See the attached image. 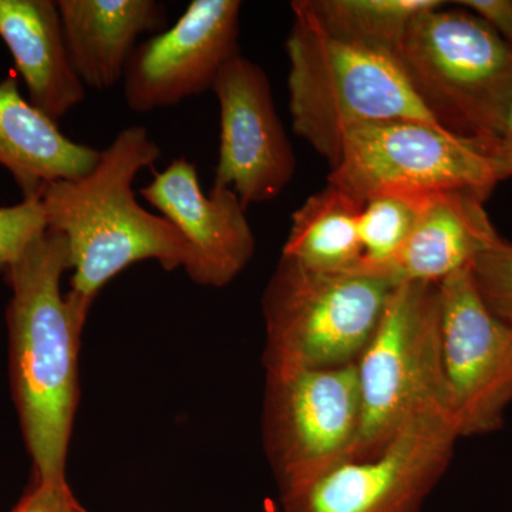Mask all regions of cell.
<instances>
[{
  "label": "cell",
  "mask_w": 512,
  "mask_h": 512,
  "mask_svg": "<svg viewBox=\"0 0 512 512\" xmlns=\"http://www.w3.org/2000/svg\"><path fill=\"white\" fill-rule=\"evenodd\" d=\"M473 191L429 192L406 244L376 275L393 285L440 284L470 268L501 237Z\"/></svg>",
  "instance_id": "cell-14"
},
{
  "label": "cell",
  "mask_w": 512,
  "mask_h": 512,
  "mask_svg": "<svg viewBox=\"0 0 512 512\" xmlns=\"http://www.w3.org/2000/svg\"><path fill=\"white\" fill-rule=\"evenodd\" d=\"M12 512H87L64 480H36L32 490Z\"/></svg>",
  "instance_id": "cell-23"
},
{
  "label": "cell",
  "mask_w": 512,
  "mask_h": 512,
  "mask_svg": "<svg viewBox=\"0 0 512 512\" xmlns=\"http://www.w3.org/2000/svg\"><path fill=\"white\" fill-rule=\"evenodd\" d=\"M426 194L393 192L363 202L359 215L363 258L356 274L376 275L393 261L412 234Z\"/></svg>",
  "instance_id": "cell-20"
},
{
  "label": "cell",
  "mask_w": 512,
  "mask_h": 512,
  "mask_svg": "<svg viewBox=\"0 0 512 512\" xmlns=\"http://www.w3.org/2000/svg\"><path fill=\"white\" fill-rule=\"evenodd\" d=\"M488 153L500 165L504 180L512 178V104Z\"/></svg>",
  "instance_id": "cell-25"
},
{
  "label": "cell",
  "mask_w": 512,
  "mask_h": 512,
  "mask_svg": "<svg viewBox=\"0 0 512 512\" xmlns=\"http://www.w3.org/2000/svg\"><path fill=\"white\" fill-rule=\"evenodd\" d=\"M99 157L26 100L15 77L0 80V167L12 174L23 200L39 198L47 184L83 177Z\"/></svg>",
  "instance_id": "cell-17"
},
{
  "label": "cell",
  "mask_w": 512,
  "mask_h": 512,
  "mask_svg": "<svg viewBox=\"0 0 512 512\" xmlns=\"http://www.w3.org/2000/svg\"><path fill=\"white\" fill-rule=\"evenodd\" d=\"M504 180L473 141L420 121L363 124L346 134L328 184L365 201L379 194L466 190L487 200Z\"/></svg>",
  "instance_id": "cell-7"
},
{
  "label": "cell",
  "mask_w": 512,
  "mask_h": 512,
  "mask_svg": "<svg viewBox=\"0 0 512 512\" xmlns=\"http://www.w3.org/2000/svg\"><path fill=\"white\" fill-rule=\"evenodd\" d=\"M444 5L414 18L394 57L431 119L488 151L512 104V46L470 10Z\"/></svg>",
  "instance_id": "cell-4"
},
{
  "label": "cell",
  "mask_w": 512,
  "mask_h": 512,
  "mask_svg": "<svg viewBox=\"0 0 512 512\" xmlns=\"http://www.w3.org/2000/svg\"><path fill=\"white\" fill-rule=\"evenodd\" d=\"M0 39L37 110L57 123L82 103L86 87L70 62L56 2L0 0Z\"/></svg>",
  "instance_id": "cell-16"
},
{
  "label": "cell",
  "mask_w": 512,
  "mask_h": 512,
  "mask_svg": "<svg viewBox=\"0 0 512 512\" xmlns=\"http://www.w3.org/2000/svg\"><path fill=\"white\" fill-rule=\"evenodd\" d=\"M394 288L380 276L325 274L281 256L262 296L266 376L356 363Z\"/></svg>",
  "instance_id": "cell-5"
},
{
  "label": "cell",
  "mask_w": 512,
  "mask_h": 512,
  "mask_svg": "<svg viewBox=\"0 0 512 512\" xmlns=\"http://www.w3.org/2000/svg\"><path fill=\"white\" fill-rule=\"evenodd\" d=\"M461 439L446 407L404 424L366 460H342L305 483L282 488L284 512H421Z\"/></svg>",
  "instance_id": "cell-8"
},
{
  "label": "cell",
  "mask_w": 512,
  "mask_h": 512,
  "mask_svg": "<svg viewBox=\"0 0 512 512\" xmlns=\"http://www.w3.org/2000/svg\"><path fill=\"white\" fill-rule=\"evenodd\" d=\"M356 367L362 417L345 460L376 456L417 414L448 409L439 284L397 285Z\"/></svg>",
  "instance_id": "cell-6"
},
{
  "label": "cell",
  "mask_w": 512,
  "mask_h": 512,
  "mask_svg": "<svg viewBox=\"0 0 512 512\" xmlns=\"http://www.w3.org/2000/svg\"><path fill=\"white\" fill-rule=\"evenodd\" d=\"M241 9L239 0H192L171 28L138 43L123 76L128 109L150 113L212 90L239 55Z\"/></svg>",
  "instance_id": "cell-12"
},
{
  "label": "cell",
  "mask_w": 512,
  "mask_h": 512,
  "mask_svg": "<svg viewBox=\"0 0 512 512\" xmlns=\"http://www.w3.org/2000/svg\"><path fill=\"white\" fill-rule=\"evenodd\" d=\"M471 272L487 308L512 326V244L495 242L477 256Z\"/></svg>",
  "instance_id": "cell-21"
},
{
  "label": "cell",
  "mask_w": 512,
  "mask_h": 512,
  "mask_svg": "<svg viewBox=\"0 0 512 512\" xmlns=\"http://www.w3.org/2000/svg\"><path fill=\"white\" fill-rule=\"evenodd\" d=\"M66 239L46 229L5 266L10 379L36 480L66 478L67 453L79 399L80 335L89 313L62 293L69 271Z\"/></svg>",
  "instance_id": "cell-1"
},
{
  "label": "cell",
  "mask_w": 512,
  "mask_h": 512,
  "mask_svg": "<svg viewBox=\"0 0 512 512\" xmlns=\"http://www.w3.org/2000/svg\"><path fill=\"white\" fill-rule=\"evenodd\" d=\"M212 92L220 103V156L212 187L229 188L245 210L275 200L291 183L296 158L265 70L232 57Z\"/></svg>",
  "instance_id": "cell-11"
},
{
  "label": "cell",
  "mask_w": 512,
  "mask_h": 512,
  "mask_svg": "<svg viewBox=\"0 0 512 512\" xmlns=\"http://www.w3.org/2000/svg\"><path fill=\"white\" fill-rule=\"evenodd\" d=\"M360 417L356 363L266 376L262 433L279 490L345 460Z\"/></svg>",
  "instance_id": "cell-9"
},
{
  "label": "cell",
  "mask_w": 512,
  "mask_h": 512,
  "mask_svg": "<svg viewBox=\"0 0 512 512\" xmlns=\"http://www.w3.org/2000/svg\"><path fill=\"white\" fill-rule=\"evenodd\" d=\"M144 200L188 242L184 271L192 282L222 288L234 281L255 252V237L244 205L229 188L202 192L194 163L177 158L141 188Z\"/></svg>",
  "instance_id": "cell-13"
},
{
  "label": "cell",
  "mask_w": 512,
  "mask_h": 512,
  "mask_svg": "<svg viewBox=\"0 0 512 512\" xmlns=\"http://www.w3.org/2000/svg\"><path fill=\"white\" fill-rule=\"evenodd\" d=\"M291 9L285 49L292 127L330 168L346 134L363 124L410 120L440 127L417 99L396 57L330 36L306 0L292 2Z\"/></svg>",
  "instance_id": "cell-3"
},
{
  "label": "cell",
  "mask_w": 512,
  "mask_h": 512,
  "mask_svg": "<svg viewBox=\"0 0 512 512\" xmlns=\"http://www.w3.org/2000/svg\"><path fill=\"white\" fill-rule=\"evenodd\" d=\"M444 389L461 437L503 427L512 404V326L485 305L470 268L439 284Z\"/></svg>",
  "instance_id": "cell-10"
},
{
  "label": "cell",
  "mask_w": 512,
  "mask_h": 512,
  "mask_svg": "<svg viewBox=\"0 0 512 512\" xmlns=\"http://www.w3.org/2000/svg\"><path fill=\"white\" fill-rule=\"evenodd\" d=\"M67 52L84 87L109 90L123 80L137 40L163 32L167 9L156 0H57Z\"/></svg>",
  "instance_id": "cell-15"
},
{
  "label": "cell",
  "mask_w": 512,
  "mask_h": 512,
  "mask_svg": "<svg viewBox=\"0 0 512 512\" xmlns=\"http://www.w3.org/2000/svg\"><path fill=\"white\" fill-rule=\"evenodd\" d=\"M363 202L332 184L306 198L292 214L282 256L325 274L355 272L363 258L359 238Z\"/></svg>",
  "instance_id": "cell-18"
},
{
  "label": "cell",
  "mask_w": 512,
  "mask_h": 512,
  "mask_svg": "<svg viewBox=\"0 0 512 512\" xmlns=\"http://www.w3.org/2000/svg\"><path fill=\"white\" fill-rule=\"evenodd\" d=\"M160 157L146 127H127L100 151L90 173L47 184L40 192L47 229L66 239L73 271L67 299L83 312H90L107 282L137 262L156 261L171 272L190 261L181 232L141 207L133 191L137 174Z\"/></svg>",
  "instance_id": "cell-2"
},
{
  "label": "cell",
  "mask_w": 512,
  "mask_h": 512,
  "mask_svg": "<svg viewBox=\"0 0 512 512\" xmlns=\"http://www.w3.org/2000/svg\"><path fill=\"white\" fill-rule=\"evenodd\" d=\"M441 0H306L320 28L336 39L393 55L409 26Z\"/></svg>",
  "instance_id": "cell-19"
},
{
  "label": "cell",
  "mask_w": 512,
  "mask_h": 512,
  "mask_svg": "<svg viewBox=\"0 0 512 512\" xmlns=\"http://www.w3.org/2000/svg\"><path fill=\"white\" fill-rule=\"evenodd\" d=\"M456 5L484 20L512 46V0H461Z\"/></svg>",
  "instance_id": "cell-24"
},
{
  "label": "cell",
  "mask_w": 512,
  "mask_h": 512,
  "mask_svg": "<svg viewBox=\"0 0 512 512\" xmlns=\"http://www.w3.org/2000/svg\"><path fill=\"white\" fill-rule=\"evenodd\" d=\"M46 229L39 198L0 207V266L5 268L16 261Z\"/></svg>",
  "instance_id": "cell-22"
}]
</instances>
